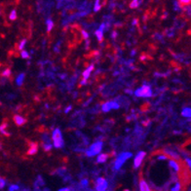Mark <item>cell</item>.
<instances>
[{"instance_id":"obj_22","label":"cell","mask_w":191,"mask_h":191,"mask_svg":"<svg viewBox=\"0 0 191 191\" xmlns=\"http://www.w3.org/2000/svg\"><path fill=\"white\" fill-rule=\"evenodd\" d=\"M140 1H136V0H135V1H133L131 4H130V8H131V9H135L138 5H140Z\"/></svg>"},{"instance_id":"obj_19","label":"cell","mask_w":191,"mask_h":191,"mask_svg":"<svg viewBox=\"0 0 191 191\" xmlns=\"http://www.w3.org/2000/svg\"><path fill=\"white\" fill-rule=\"evenodd\" d=\"M109 103H110V107H111V109H118L120 107V104L117 103L116 101H109Z\"/></svg>"},{"instance_id":"obj_24","label":"cell","mask_w":191,"mask_h":191,"mask_svg":"<svg viewBox=\"0 0 191 191\" xmlns=\"http://www.w3.org/2000/svg\"><path fill=\"white\" fill-rule=\"evenodd\" d=\"M21 56H22L23 59H29V55H28V53L27 51H22V53H21Z\"/></svg>"},{"instance_id":"obj_29","label":"cell","mask_w":191,"mask_h":191,"mask_svg":"<svg viewBox=\"0 0 191 191\" xmlns=\"http://www.w3.org/2000/svg\"><path fill=\"white\" fill-rule=\"evenodd\" d=\"M88 183H89L88 180H83L81 181V186H82V187H84V188H86L87 185H88Z\"/></svg>"},{"instance_id":"obj_18","label":"cell","mask_w":191,"mask_h":191,"mask_svg":"<svg viewBox=\"0 0 191 191\" xmlns=\"http://www.w3.org/2000/svg\"><path fill=\"white\" fill-rule=\"evenodd\" d=\"M53 27H54V23H53V22H52L51 20H48L47 21V31L50 33V31L52 30V28H53Z\"/></svg>"},{"instance_id":"obj_9","label":"cell","mask_w":191,"mask_h":191,"mask_svg":"<svg viewBox=\"0 0 191 191\" xmlns=\"http://www.w3.org/2000/svg\"><path fill=\"white\" fill-rule=\"evenodd\" d=\"M140 191H151L149 188V186H148L147 182L144 180H140Z\"/></svg>"},{"instance_id":"obj_20","label":"cell","mask_w":191,"mask_h":191,"mask_svg":"<svg viewBox=\"0 0 191 191\" xmlns=\"http://www.w3.org/2000/svg\"><path fill=\"white\" fill-rule=\"evenodd\" d=\"M9 18H10L11 21H15L16 19H17V12L16 10H12L11 13H10V16H9Z\"/></svg>"},{"instance_id":"obj_10","label":"cell","mask_w":191,"mask_h":191,"mask_svg":"<svg viewBox=\"0 0 191 191\" xmlns=\"http://www.w3.org/2000/svg\"><path fill=\"white\" fill-rule=\"evenodd\" d=\"M29 145H30V147H29V149H28V151H27V154L28 155H34V154H36L37 153V144L36 143H29Z\"/></svg>"},{"instance_id":"obj_11","label":"cell","mask_w":191,"mask_h":191,"mask_svg":"<svg viewBox=\"0 0 191 191\" xmlns=\"http://www.w3.org/2000/svg\"><path fill=\"white\" fill-rule=\"evenodd\" d=\"M94 69V65H90L88 68H87L86 70L83 72V79H85V80H87L89 78V76H90V74H91V72H92V70Z\"/></svg>"},{"instance_id":"obj_12","label":"cell","mask_w":191,"mask_h":191,"mask_svg":"<svg viewBox=\"0 0 191 191\" xmlns=\"http://www.w3.org/2000/svg\"><path fill=\"white\" fill-rule=\"evenodd\" d=\"M107 158H108V154H100L98 155L96 162H98V163H104L107 160Z\"/></svg>"},{"instance_id":"obj_6","label":"cell","mask_w":191,"mask_h":191,"mask_svg":"<svg viewBox=\"0 0 191 191\" xmlns=\"http://www.w3.org/2000/svg\"><path fill=\"white\" fill-rule=\"evenodd\" d=\"M144 156H145L144 151H140L136 154V156L135 158V162H134V166H135V168H138V167L140 166V164H141V162H142Z\"/></svg>"},{"instance_id":"obj_33","label":"cell","mask_w":191,"mask_h":191,"mask_svg":"<svg viewBox=\"0 0 191 191\" xmlns=\"http://www.w3.org/2000/svg\"><path fill=\"white\" fill-rule=\"evenodd\" d=\"M59 191H70L69 188H62V189H60Z\"/></svg>"},{"instance_id":"obj_5","label":"cell","mask_w":191,"mask_h":191,"mask_svg":"<svg viewBox=\"0 0 191 191\" xmlns=\"http://www.w3.org/2000/svg\"><path fill=\"white\" fill-rule=\"evenodd\" d=\"M108 186L107 181L103 178H98L96 180V191H105Z\"/></svg>"},{"instance_id":"obj_17","label":"cell","mask_w":191,"mask_h":191,"mask_svg":"<svg viewBox=\"0 0 191 191\" xmlns=\"http://www.w3.org/2000/svg\"><path fill=\"white\" fill-rule=\"evenodd\" d=\"M23 79H25V74H23V73H22V74H20V75H19V76L17 77V84L19 85V86H21V85L23 84Z\"/></svg>"},{"instance_id":"obj_30","label":"cell","mask_w":191,"mask_h":191,"mask_svg":"<svg viewBox=\"0 0 191 191\" xmlns=\"http://www.w3.org/2000/svg\"><path fill=\"white\" fill-rule=\"evenodd\" d=\"M0 182H1L0 183V187L3 188L4 186H5V180H4L3 178H1V180H0Z\"/></svg>"},{"instance_id":"obj_23","label":"cell","mask_w":191,"mask_h":191,"mask_svg":"<svg viewBox=\"0 0 191 191\" xmlns=\"http://www.w3.org/2000/svg\"><path fill=\"white\" fill-rule=\"evenodd\" d=\"M101 7H102V6H101L100 4V1H96V4H95V8H94V11H96V12L100 11Z\"/></svg>"},{"instance_id":"obj_4","label":"cell","mask_w":191,"mask_h":191,"mask_svg":"<svg viewBox=\"0 0 191 191\" xmlns=\"http://www.w3.org/2000/svg\"><path fill=\"white\" fill-rule=\"evenodd\" d=\"M135 95L136 96H143V98L151 96V95H152L151 88H150L148 85H143L142 87H140V88H138V90H136Z\"/></svg>"},{"instance_id":"obj_34","label":"cell","mask_w":191,"mask_h":191,"mask_svg":"<svg viewBox=\"0 0 191 191\" xmlns=\"http://www.w3.org/2000/svg\"><path fill=\"white\" fill-rule=\"evenodd\" d=\"M70 109H71V106H68V107L67 108V109H65V113H67Z\"/></svg>"},{"instance_id":"obj_16","label":"cell","mask_w":191,"mask_h":191,"mask_svg":"<svg viewBox=\"0 0 191 191\" xmlns=\"http://www.w3.org/2000/svg\"><path fill=\"white\" fill-rule=\"evenodd\" d=\"M180 188H181L180 183L178 182V181H176V182L174 183V185L171 188V191H180Z\"/></svg>"},{"instance_id":"obj_14","label":"cell","mask_w":191,"mask_h":191,"mask_svg":"<svg viewBox=\"0 0 191 191\" xmlns=\"http://www.w3.org/2000/svg\"><path fill=\"white\" fill-rule=\"evenodd\" d=\"M181 114L184 117H191V108L189 107L184 108V109L182 110V112H181Z\"/></svg>"},{"instance_id":"obj_3","label":"cell","mask_w":191,"mask_h":191,"mask_svg":"<svg viewBox=\"0 0 191 191\" xmlns=\"http://www.w3.org/2000/svg\"><path fill=\"white\" fill-rule=\"evenodd\" d=\"M130 157H132L131 152H122L121 154L117 157L116 161H115V164H114L115 170H119L120 168H121L122 165L125 163V161H126V160Z\"/></svg>"},{"instance_id":"obj_25","label":"cell","mask_w":191,"mask_h":191,"mask_svg":"<svg viewBox=\"0 0 191 191\" xmlns=\"http://www.w3.org/2000/svg\"><path fill=\"white\" fill-rule=\"evenodd\" d=\"M43 147H44V150L45 151H49V150L51 149V147H52V145L49 143V144H47V143H43Z\"/></svg>"},{"instance_id":"obj_31","label":"cell","mask_w":191,"mask_h":191,"mask_svg":"<svg viewBox=\"0 0 191 191\" xmlns=\"http://www.w3.org/2000/svg\"><path fill=\"white\" fill-rule=\"evenodd\" d=\"M0 131H1V133L3 134V135H5V136H10V134H9V133H7V132H6L4 129H0Z\"/></svg>"},{"instance_id":"obj_27","label":"cell","mask_w":191,"mask_h":191,"mask_svg":"<svg viewBox=\"0 0 191 191\" xmlns=\"http://www.w3.org/2000/svg\"><path fill=\"white\" fill-rule=\"evenodd\" d=\"M16 190H19L18 185H11L10 187H9V191H16Z\"/></svg>"},{"instance_id":"obj_35","label":"cell","mask_w":191,"mask_h":191,"mask_svg":"<svg viewBox=\"0 0 191 191\" xmlns=\"http://www.w3.org/2000/svg\"><path fill=\"white\" fill-rule=\"evenodd\" d=\"M124 191H130V190H128V189H125Z\"/></svg>"},{"instance_id":"obj_15","label":"cell","mask_w":191,"mask_h":191,"mask_svg":"<svg viewBox=\"0 0 191 191\" xmlns=\"http://www.w3.org/2000/svg\"><path fill=\"white\" fill-rule=\"evenodd\" d=\"M101 109H102L103 112H108V111H109V110L111 109V107H110L109 101H108V102L103 103V105H102V107H101Z\"/></svg>"},{"instance_id":"obj_32","label":"cell","mask_w":191,"mask_h":191,"mask_svg":"<svg viewBox=\"0 0 191 191\" xmlns=\"http://www.w3.org/2000/svg\"><path fill=\"white\" fill-rule=\"evenodd\" d=\"M185 161H186V163L188 164V166H189L191 168V159H190V158H186Z\"/></svg>"},{"instance_id":"obj_28","label":"cell","mask_w":191,"mask_h":191,"mask_svg":"<svg viewBox=\"0 0 191 191\" xmlns=\"http://www.w3.org/2000/svg\"><path fill=\"white\" fill-rule=\"evenodd\" d=\"M81 33H82V36H83L84 39H88L89 38V34L87 33L85 30H81Z\"/></svg>"},{"instance_id":"obj_26","label":"cell","mask_w":191,"mask_h":191,"mask_svg":"<svg viewBox=\"0 0 191 191\" xmlns=\"http://www.w3.org/2000/svg\"><path fill=\"white\" fill-rule=\"evenodd\" d=\"M25 43H27V39H23V41L21 42L20 46H19V49H20V50H23V47H25Z\"/></svg>"},{"instance_id":"obj_2","label":"cell","mask_w":191,"mask_h":191,"mask_svg":"<svg viewBox=\"0 0 191 191\" xmlns=\"http://www.w3.org/2000/svg\"><path fill=\"white\" fill-rule=\"evenodd\" d=\"M101 148H102V142L101 141H96V142L93 143L90 146V148L88 150H86V155L89 157L95 156V155L101 151Z\"/></svg>"},{"instance_id":"obj_1","label":"cell","mask_w":191,"mask_h":191,"mask_svg":"<svg viewBox=\"0 0 191 191\" xmlns=\"http://www.w3.org/2000/svg\"><path fill=\"white\" fill-rule=\"evenodd\" d=\"M53 141H54V146L56 148H61L63 146V143L65 141L63 140V136L62 133H61L60 129H56L55 131L53 132Z\"/></svg>"},{"instance_id":"obj_7","label":"cell","mask_w":191,"mask_h":191,"mask_svg":"<svg viewBox=\"0 0 191 191\" xmlns=\"http://www.w3.org/2000/svg\"><path fill=\"white\" fill-rule=\"evenodd\" d=\"M169 166L171 167V168L173 169L174 171H176V173H178V172L180 171V164H178V162H176V160H174V159H172V160H170V161H169Z\"/></svg>"},{"instance_id":"obj_21","label":"cell","mask_w":191,"mask_h":191,"mask_svg":"<svg viewBox=\"0 0 191 191\" xmlns=\"http://www.w3.org/2000/svg\"><path fill=\"white\" fill-rule=\"evenodd\" d=\"M2 76L3 77H10L11 76V69L10 68H7L2 72Z\"/></svg>"},{"instance_id":"obj_8","label":"cell","mask_w":191,"mask_h":191,"mask_svg":"<svg viewBox=\"0 0 191 191\" xmlns=\"http://www.w3.org/2000/svg\"><path fill=\"white\" fill-rule=\"evenodd\" d=\"M14 122H15L18 126H23V125L27 123V120L23 118L22 116H20V115H15V116H14Z\"/></svg>"},{"instance_id":"obj_13","label":"cell","mask_w":191,"mask_h":191,"mask_svg":"<svg viewBox=\"0 0 191 191\" xmlns=\"http://www.w3.org/2000/svg\"><path fill=\"white\" fill-rule=\"evenodd\" d=\"M102 31L103 30L100 29V28H98V30H96V36L100 42H102V40H103V32Z\"/></svg>"}]
</instances>
